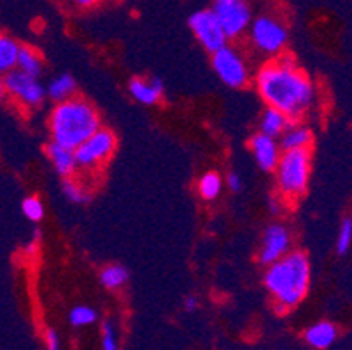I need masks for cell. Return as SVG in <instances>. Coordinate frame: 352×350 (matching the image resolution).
<instances>
[{"label":"cell","mask_w":352,"mask_h":350,"mask_svg":"<svg viewBox=\"0 0 352 350\" xmlns=\"http://www.w3.org/2000/svg\"><path fill=\"white\" fill-rule=\"evenodd\" d=\"M256 88L268 107L279 109L293 121L303 118L316 104L312 81L291 58L265 63L256 77Z\"/></svg>","instance_id":"cell-1"},{"label":"cell","mask_w":352,"mask_h":350,"mask_svg":"<svg viewBox=\"0 0 352 350\" xmlns=\"http://www.w3.org/2000/svg\"><path fill=\"white\" fill-rule=\"evenodd\" d=\"M265 285L275 301V312L286 314L309 293L310 263L303 252L293 250L279 261L268 265Z\"/></svg>","instance_id":"cell-2"},{"label":"cell","mask_w":352,"mask_h":350,"mask_svg":"<svg viewBox=\"0 0 352 350\" xmlns=\"http://www.w3.org/2000/svg\"><path fill=\"white\" fill-rule=\"evenodd\" d=\"M100 128V118L94 105L78 96L56 104L50 114L51 140L70 149H78Z\"/></svg>","instance_id":"cell-3"},{"label":"cell","mask_w":352,"mask_h":350,"mask_svg":"<svg viewBox=\"0 0 352 350\" xmlns=\"http://www.w3.org/2000/svg\"><path fill=\"white\" fill-rule=\"evenodd\" d=\"M310 177V151H283L279 165L275 168V181L280 197L287 201H296L307 191Z\"/></svg>","instance_id":"cell-4"},{"label":"cell","mask_w":352,"mask_h":350,"mask_svg":"<svg viewBox=\"0 0 352 350\" xmlns=\"http://www.w3.org/2000/svg\"><path fill=\"white\" fill-rule=\"evenodd\" d=\"M2 89L11 96L16 104L27 109L39 107L47 96L46 88L41 85L39 77L28 76L27 72L20 69H12L4 74Z\"/></svg>","instance_id":"cell-5"},{"label":"cell","mask_w":352,"mask_h":350,"mask_svg":"<svg viewBox=\"0 0 352 350\" xmlns=\"http://www.w3.org/2000/svg\"><path fill=\"white\" fill-rule=\"evenodd\" d=\"M116 149V137L111 130L100 128L95 131L88 140L76 149V160H78V170L82 172H94L98 166L104 165Z\"/></svg>","instance_id":"cell-6"},{"label":"cell","mask_w":352,"mask_h":350,"mask_svg":"<svg viewBox=\"0 0 352 350\" xmlns=\"http://www.w3.org/2000/svg\"><path fill=\"white\" fill-rule=\"evenodd\" d=\"M251 41L261 53L279 54L286 47L287 28L274 16H259L251 23Z\"/></svg>","instance_id":"cell-7"},{"label":"cell","mask_w":352,"mask_h":350,"mask_svg":"<svg viewBox=\"0 0 352 350\" xmlns=\"http://www.w3.org/2000/svg\"><path fill=\"white\" fill-rule=\"evenodd\" d=\"M190 28L198 39V43L209 53H216L228 43V35L214 9H201L195 12L190 18Z\"/></svg>","instance_id":"cell-8"},{"label":"cell","mask_w":352,"mask_h":350,"mask_svg":"<svg viewBox=\"0 0 352 350\" xmlns=\"http://www.w3.org/2000/svg\"><path fill=\"white\" fill-rule=\"evenodd\" d=\"M212 67L217 77L230 88H244L249 81L248 65L244 58L233 47L225 46L212 53Z\"/></svg>","instance_id":"cell-9"},{"label":"cell","mask_w":352,"mask_h":350,"mask_svg":"<svg viewBox=\"0 0 352 350\" xmlns=\"http://www.w3.org/2000/svg\"><path fill=\"white\" fill-rule=\"evenodd\" d=\"M217 18L225 28L228 39H236L244 34L252 23L251 9L244 0H236L232 4H214Z\"/></svg>","instance_id":"cell-10"},{"label":"cell","mask_w":352,"mask_h":350,"mask_svg":"<svg viewBox=\"0 0 352 350\" xmlns=\"http://www.w3.org/2000/svg\"><path fill=\"white\" fill-rule=\"evenodd\" d=\"M291 235L286 226L283 224H270L265 230L261 239V249H259V261L263 265H272L279 261L284 256L289 254Z\"/></svg>","instance_id":"cell-11"},{"label":"cell","mask_w":352,"mask_h":350,"mask_svg":"<svg viewBox=\"0 0 352 350\" xmlns=\"http://www.w3.org/2000/svg\"><path fill=\"white\" fill-rule=\"evenodd\" d=\"M251 151L254 154L258 166L265 172H274L279 165L280 156H283V147H280L279 139L261 133V131L251 139Z\"/></svg>","instance_id":"cell-12"},{"label":"cell","mask_w":352,"mask_h":350,"mask_svg":"<svg viewBox=\"0 0 352 350\" xmlns=\"http://www.w3.org/2000/svg\"><path fill=\"white\" fill-rule=\"evenodd\" d=\"M46 154L50 158L51 165L58 172V175L65 177H74L78 172V160H76V149L62 146V144L51 140L46 146Z\"/></svg>","instance_id":"cell-13"},{"label":"cell","mask_w":352,"mask_h":350,"mask_svg":"<svg viewBox=\"0 0 352 350\" xmlns=\"http://www.w3.org/2000/svg\"><path fill=\"white\" fill-rule=\"evenodd\" d=\"M132 96L137 102L144 105H155L158 104L163 95V83L158 77L151 79H144V77H133L128 86Z\"/></svg>","instance_id":"cell-14"},{"label":"cell","mask_w":352,"mask_h":350,"mask_svg":"<svg viewBox=\"0 0 352 350\" xmlns=\"http://www.w3.org/2000/svg\"><path fill=\"white\" fill-rule=\"evenodd\" d=\"M279 144L280 147H283V151L310 149V144H312V131H310L305 124H300L298 121H293V123L287 127V130L279 137Z\"/></svg>","instance_id":"cell-15"},{"label":"cell","mask_w":352,"mask_h":350,"mask_svg":"<svg viewBox=\"0 0 352 350\" xmlns=\"http://www.w3.org/2000/svg\"><path fill=\"white\" fill-rule=\"evenodd\" d=\"M291 123H293V120H291L289 116L284 114L283 111L267 107L263 114H261V120H259V131L265 135H270V137H275V139H279Z\"/></svg>","instance_id":"cell-16"},{"label":"cell","mask_w":352,"mask_h":350,"mask_svg":"<svg viewBox=\"0 0 352 350\" xmlns=\"http://www.w3.org/2000/svg\"><path fill=\"white\" fill-rule=\"evenodd\" d=\"M338 336V329L335 324L328 322V320H321L310 326L305 331V340L310 347L314 349H328Z\"/></svg>","instance_id":"cell-17"},{"label":"cell","mask_w":352,"mask_h":350,"mask_svg":"<svg viewBox=\"0 0 352 350\" xmlns=\"http://www.w3.org/2000/svg\"><path fill=\"white\" fill-rule=\"evenodd\" d=\"M76 89H78V86H76L74 77L70 74H60L58 77H54L53 81L47 85L46 91L47 96H50L54 104H60V102L74 98L76 96Z\"/></svg>","instance_id":"cell-18"},{"label":"cell","mask_w":352,"mask_h":350,"mask_svg":"<svg viewBox=\"0 0 352 350\" xmlns=\"http://www.w3.org/2000/svg\"><path fill=\"white\" fill-rule=\"evenodd\" d=\"M21 46L16 43L14 39L2 35L0 39V70L2 72H9V70L18 67V60H20Z\"/></svg>","instance_id":"cell-19"},{"label":"cell","mask_w":352,"mask_h":350,"mask_svg":"<svg viewBox=\"0 0 352 350\" xmlns=\"http://www.w3.org/2000/svg\"><path fill=\"white\" fill-rule=\"evenodd\" d=\"M16 69L23 70L27 72L28 76H34V77H41L43 76V60L37 53H35L32 47L27 46H21L20 51V60H18V67Z\"/></svg>","instance_id":"cell-20"},{"label":"cell","mask_w":352,"mask_h":350,"mask_svg":"<svg viewBox=\"0 0 352 350\" xmlns=\"http://www.w3.org/2000/svg\"><path fill=\"white\" fill-rule=\"evenodd\" d=\"M128 270L121 265H109L100 272V282L107 289H120L126 284Z\"/></svg>","instance_id":"cell-21"},{"label":"cell","mask_w":352,"mask_h":350,"mask_svg":"<svg viewBox=\"0 0 352 350\" xmlns=\"http://www.w3.org/2000/svg\"><path fill=\"white\" fill-rule=\"evenodd\" d=\"M62 191L63 197L67 198L72 204H86L89 200L88 189L78 181V179L74 177H65L62 181Z\"/></svg>","instance_id":"cell-22"},{"label":"cell","mask_w":352,"mask_h":350,"mask_svg":"<svg viewBox=\"0 0 352 350\" xmlns=\"http://www.w3.org/2000/svg\"><path fill=\"white\" fill-rule=\"evenodd\" d=\"M221 188H223V181L217 173L209 172L206 173L204 177L198 182V189H200V195L206 200H216L221 195Z\"/></svg>","instance_id":"cell-23"},{"label":"cell","mask_w":352,"mask_h":350,"mask_svg":"<svg viewBox=\"0 0 352 350\" xmlns=\"http://www.w3.org/2000/svg\"><path fill=\"white\" fill-rule=\"evenodd\" d=\"M352 249V217H345L340 224L337 237V252L338 254H347Z\"/></svg>","instance_id":"cell-24"},{"label":"cell","mask_w":352,"mask_h":350,"mask_svg":"<svg viewBox=\"0 0 352 350\" xmlns=\"http://www.w3.org/2000/svg\"><path fill=\"white\" fill-rule=\"evenodd\" d=\"M69 317H70V322H72L74 326L82 327V326H89V324H94L95 320H97V312H95L94 308L81 305V307L74 308Z\"/></svg>","instance_id":"cell-25"},{"label":"cell","mask_w":352,"mask_h":350,"mask_svg":"<svg viewBox=\"0 0 352 350\" xmlns=\"http://www.w3.org/2000/svg\"><path fill=\"white\" fill-rule=\"evenodd\" d=\"M21 210H23L27 219H30L32 223H39L44 217V205L37 197L25 198L23 204H21Z\"/></svg>","instance_id":"cell-26"},{"label":"cell","mask_w":352,"mask_h":350,"mask_svg":"<svg viewBox=\"0 0 352 350\" xmlns=\"http://www.w3.org/2000/svg\"><path fill=\"white\" fill-rule=\"evenodd\" d=\"M102 349L104 350H118V340L116 333H114V326L111 322H104L102 327Z\"/></svg>","instance_id":"cell-27"},{"label":"cell","mask_w":352,"mask_h":350,"mask_svg":"<svg viewBox=\"0 0 352 350\" xmlns=\"http://www.w3.org/2000/svg\"><path fill=\"white\" fill-rule=\"evenodd\" d=\"M226 184H228V188L232 189L233 193H239L240 189H242V179H240L239 173L232 172L228 173V177H226Z\"/></svg>","instance_id":"cell-28"},{"label":"cell","mask_w":352,"mask_h":350,"mask_svg":"<svg viewBox=\"0 0 352 350\" xmlns=\"http://www.w3.org/2000/svg\"><path fill=\"white\" fill-rule=\"evenodd\" d=\"M46 347L47 350H60V338L56 335V331H53V329H50L46 333Z\"/></svg>","instance_id":"cell-29"},{"label":"cell","mask_w":352,"mask_h":350,"mask_svg":"<svg viewBox=\"0 0 352 350\" xmlns=\"http://www.w3.org/2000/svg\"><path fill=\"white\" fill-rule=\"evenodd\" d=\"M74 6H78V8L81 9H86V8H91V6H95L98 2V0H70Z\"/></svg>","instance_id":"cell-30"},{"label":"cell","mask_w":352,"mask_h":350,"mask_svg":"<svg viewBox=\"0 0 352 350\" xmlns=\"http://www.w3.org/2000/svg\"><path fill=\"white\" fill-rule=\"evenodd\" d=\"M197 305H198L197 298L190 296V298H188V300H186V305H184V307H186L188 312H191V310H195V308H197Z\"/></svg>","instance_id":"cell-31"},{"label":"cell","mask_w":352,"mask_h":350,"mask_svg":"<svg viewBox=\"0 0 352 350\" xmlns=\"http://www.w3.org/2000/svg\"><path fill=\"white\" fill-rule=\"evenodd\" d=\"M232 2H236V0H214V4H232Z\"/></svg>","instance_id":"cell-32"}]
</instances>
